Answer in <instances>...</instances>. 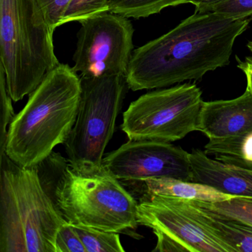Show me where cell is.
Segmentation results:
<instances>
[{"label": "cell", "mask_w": 252, "mask_h": 252, "mask_svg": "<svg viewBox=\"0 0 252 252\" xmlns=\"http://www.w3.org/2000/svg\"><path fill=\"white\" fill-rule=\"evenodd\" d=\"M250 21L216 12L194 13L133 52L126 75L127 87L133 91L164 88L201 79L226 66L235 41Z\"/></svg>", "instance_id": "6da1fadb"}, {"label": "cell", "mask_w": 252, "mask_h": 252, "mask_svg": "<svg viewBox=\"0 0 252 252\" xmlns=\"http://www.w3.org/2000/svg\"><path fill=\"white\" fill-rule=\"evenodd\" d=\"M36 169L43 189L68 223L137 235L138 202L103 166L76 170L53 152Z\"/></svg>", "instance_id": "7a4b0ae2"}, {"label": "cell", "mask_w": 252, "mask_h": 252, "mask_svg": "<svg viewBox=\"0 0 252 252\" xmlns=\"http://www.w3.org/2000/svg\"><path fill=\"white\" fill-rule=\"evenodd\" d=\"M81 78L69 65L59 64L30 94L7 130L4 152L24 167H35L56 146L64 144L76 120Z\"/></svg>", "instance_id": "3957f363"}, {"label": "cell", "mask_w": 252, "mask_h": 252, "mask_svg": "<svg viewBox=\"0 0 252 252\" xmlns=\"http://www.w3.org/2000/svg\"><path fill=\"white\" fill-rule=\"evenodd\" d=\"M66 220L43 189L36 167L0 158V252H56Z\"/></svg>", "instance_id": "277c9868"}, {"label": "cell", "mask_w": 252, "mask_h": 252, "mask_svg": "<svg viewBox=\"0 0 252 252\" xmlns=\"http://www.w3.org/2000/svg\"><path fill=\"white\" fill-rule=\"evenodd\" d=\"M53 34L38 0H0V63L13 102L31 94L60 64Z\"/></svg>", "instance_id": "5b68a950"}, {"label": "cell", "mask_w": 252, "mask_h": 252, "mask_svg": "<svg viewBox=\"0 0 252 252\" xmlns=\"http://www.w3.org/2000/svg\"><path fill=\"white\" fill-rule=\"evenodd\" d=\"M76 120L64 143L67 161L76 170L102 167L126 95V77L81 78Z\"/></svg>", "instance_id": "8992f818"}, {"label": "cell", "mask_w": 252, "mask_h": 252, "mask_svg": "<svg viewBox=\"0 0 252 252\" xmlns=\"http://www.w3.org/2000/svg\"><path fill=\"white\" fill-rule=\"evenodd\" d=\"M202 93L195 84L148 92L124 112L121 130L128 140L172 142L198 130Z\"/></svg>", "instance_id": "52a82bcc"}, {"label": "cell", "mask_w": 252, "mask_h": 252, "mask_svg": "<svg viewBox=\"0 0 252 252\" xmlns=\"http://www.w3.org/2000/svg\"><path fill=\"white\" fill-rule=\"evenodd\" d=\"M137 222L157 237L154 252H234L205 224L198 201L147 195L138 203Z\"/></svg>", "instance_id": "ba28073f"}, {"label": "cell", "mask_w": 252, "mask_h": 252, "mask_svg": "<svg viewBox=\"0 0 252 252\" xmlns=\"http://www.w3.org/2000/svg\"><path fill=\"white\" fill-rule=\"evenodd\" d=\"M80 23L73 71L84 78L126 77L133 48L134 30L130 21L109 11Z\"/></svg>", "instance_id": "9c48e42d"}, {"label": "cell", "mask_w": 252, "mask_h": 252, "mask_svg": "<svg viewBox=\"0 0 252 252\" xmlns=\"http://www.w3.org/2000/svg\"><path fill=\"white\" fill-rule=\"evenodd\" d=\"M102 165L125 181L162 178L192 181L189 152L167 142L128 140L103 157Z\"/></svg>", "instance_id": "30bf717a"}, {"label": "cell", "mask_w": 252, "mask_h": 252, "mask_svg": "<svg viewBox=\"0 0 252 252\" xmlns=\"http://www.w3.org/2000/svg\"><path fill=\"white\" fill-rule=\"evenodd\" d=\"M252 127V94L248 89L236 99L203 102L198 131L210 140L240 136Z\"/></svg>", "instance_id": "8fae6325"}, {"label": "cell", "mask_w": 252, "mask_h": 252, "mask_svg": "<svg viewBox=\"0 0 252 252\" xmlns=\"http://www.w3.org/2000/svg\"><path fill=\"white\" fill-rule=\"evenodd\" d=\"M189 162L192 181L226 195L252 198V170L213 159L198 149L189 153Z\"/></svg>", "instance_id": "7c38bea8"}, {"label": "cell", "mask_w": 252, "mask_h": 252, "mask_svg": "<svg viewBox=\"0 0 252 252\" xmlns=\"http://www.w3.org/2000/svg\"><path fill=\"white\" fill-rule=\"evenodd\" d=\"M148 195H160L203 202L217 203L235 198L211 186L179 179H150L144 182Z\"/></svg>", "instance_id": "4fadbf2b"}, {"label": "cell", "mask_w": 252, "mask_h": 252, "mask_svg": "<svg viewBox=\"0 0 252 252\" xmlns=\"http://www.w3.org/2000/svg\"><path fill=\"white\" fill-rule=\"evenodd\" d=\"M198 202L204 223L217 238L234 252H252V226L216 213L203 201Z\"/></svg>", "instance_id": "5bb4252c"}, {"label": "cell", "mask_w": 252, "mask_h": 252, "mask_svg": "<svg viewBox=\"0 0 252 252\" xmlns=\"http://www.w3.org/2000/svg\"><path fill=\"white\" fill-rule=\"evenodd\" d=\"M204 152L222 162L252 170V127L240 136L209 141Z\"/></svg>", "instance_id": "9a60e30c"}, {"label": "cell", "mask_w": 252, "mask_h": 252, "mask_svg": "<svg viewBox=\"0 0 252 252\" xmlns=\"http://www.w3.org/2000/svg\"><path fill=\"white\" fill-rule=\"evenodd\" d=\"M185 3L188 0H108L109 12L133 19L148 17L166 7Z\"/></svg>", "instance_id": "2e32d148"}, {"label": "cell", "mask_w": 252, "mask_h": 252, "mask_svg": "<svg viewBox=\"0 0 252 252\" xmlns=\"http://www.w3.org/2000/svg\"><path fill=\"white\" fill-rule=\"evenodd\" d=\"M87 252H125L119 233L72 224Z\"/></svg>", "instance_id": "e0dca14e"}, {"label": "cell", "mask_w": 252, "mask_h": 252, "mask_svg": "<svg viewBox=\"0 0 252 252\" xmlns=\"http://www.w3.org/2000/svg\"><path fill=\"white\" fill-rule=\"evenodd\" d=\"M204 203L216 213L252 226V198L250 197H235L220 202Z\"/></svg>", "instance_id": "ac0fdd59"}, {"label": "cell", "mask_w": 252, "mask_h": 252, "mask_svg": "<svg viewBox=\"0 0 252 252\" xmlns=\"http://www.w3.org/2000/svg\"><path fill=\"white\" fill-rule=\"evenodd\" d=\"M109 11L108 0H71L63 14L62 25L69 22H81Z\"/></svg>", "instance_id": "d6986e66"}, {"label": "cell", "mask_w": 252, "mask_h": 252, "mask_svg": "<svg viewBox=\"0 0 252 252\" xmlns=\"http://www.w3.org/2000/svg\"><path fill=\"white\" fill-rule=\"evenodd\" d=\"M11 101L7 92L4 69L0 63V158L4 152L7 130L15 115Z\"/></svg>", "instance_id": "ffe728a7"}, {"label": "cell", "mask_w": 252, "mask_h": 252, "mask_svg": "<svg viewBox=\"0 0 252 252\" xmlns=\"http://www.w3.org/2000/svg\"><path fill=\"white\" fill-rule=\"evenodd\" d=\"M56 252H87L72 224L67 221L61 226L56 238Z\"/></svg>", "instance_id": "44dd1931"}, {"label": "cell", "mask_w": 252, "mask_h": 252, "mask_svg": "<svg viewBox=\"0 0 252 252\" xmlns=\"http://www.w3.org/2000/svg\"><path fill=\"white\" fill-rule=\"evenodd\" d=\"M71 0H38L44 18L50 28L55 29L62 25V19Z\"/></svg>", "instance_id": "7402d4cb"}, {"label": "cell", "mask_w": 252, "mask_h": 252, "mask_svg": "<svg viewBox=\"0 0 252 252\" xmlns=\"http://www.w3.org/2000/svg\"><path fill=\"white\" fill-rule=\"evenodd\" d=\"M209 12H216L231 17L250 18L252 16V0H226L216 4Z\"/></svg>", "instance_id": "603a6c76"}, {"label": "cell", "mask_w": 252, "mask_h": 252, "mask_svg": "<svg viewBox=\"0 0 252 252\" xmlns=\"http://www.w3.org/2000/svg\"><path fill=\"white\" fill-rule=\"evenodd\" d=\"M226 0H188V3L194 4L195 13H208L212 7Z\"/></svg>", "instance_id": "cb8c5ba5"}, {"label": "cell", "mask_w": 252, "mask_h": 252, "mask_svg": "<svg viewBox=\"0 0 252 252\" xmlns=\"http://www.w3.org/2000/svg\"><path fill=\"white\" fill-rule=\"evenodd\" d=\"M238 68L245 73L247 79V88L252 94V57H248L241 62L238 58Z\"/></svg>", "instance_id": "d4e9b609"}, {"label": "cell", "mask_w": 252, "mask_h": 252, "mask_svg": "<svg viewBox=\"0 0 252 252\" xmlns=\"http://www.w3.org/2000/svg\"><path fill=\"white\" fill-rule=\"evenodd\" d=\"M247 46H248L249 49H250V51H251L252 53V41L249 42V44H247Z\"/></svg>", "instance_id": "484cf974"}]
</instances>
